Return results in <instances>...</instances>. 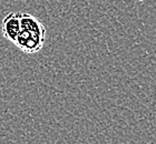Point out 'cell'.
Returning a JSON list of instances; mask_svg holds the SVG:
<instances>
[{"mask_svg": "<svg viewBox=\"0 0 156 144\" xmlns=\"http://www.w3.org/2000/svg\"><path fill=\"white\" fill-rule=\"evenodd\" d=\"M44 42H45V39L37 37L25 29H20L19 33L13 43L21 51L26 52V53H35L42 48Z\"/></svg>", "mask_w": 156, "mask_h": 144, "instance_id": "obj_1", "label": "cell"}, {"mask_svg": "<svg viewBox=\"0 0 156 144\" xmlns=\"http://www.w3.org/2000/svg\"><path fill=\"white\" fill-rule=\"evenodd\" d=\"M21 29V22H20V13L19 12H10L8 13L2 20V30L3 37L9 40L10 42H15L17 35Z\"/></svg>", "mask_w": 156, "mask_h": 144, "instance_id": "obj_2", "label": "cell"}, {"mask_svg": "<svg viewBox=\"0 0 156 144\" xmlns=\"http://www.w3.org/2000/svg\"><path fill=\"white\" fill-rule=\"evenodd\" d=\"M20 22H21V29H25L30 33L46 39V28L36 17L30 13H20Z\"/></svg>", "mask_w": 156, "mask_h": 144, "instance_id": "obj_3", "label": "cell"}, {"mask_svg": "<svg viewBox=\"0 0 156 144\" xmlns=\"http://www.w3.org/2000/svg\"><path fill=\"white\" fill-rule=\"evenodd\" d=\"M138 1H145V0H138Z\"/></svg>", "mask_w": 156, "mask_h": 144, "instance_id": "obj_4", "label": "cell"}]
</instances>
